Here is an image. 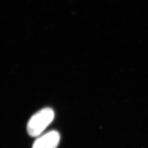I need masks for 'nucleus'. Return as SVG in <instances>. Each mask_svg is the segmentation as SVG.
I'll return each instance as SVG.
<instances>
[{"mask_svg": "<svg viewBox=\"0 0 148 148\" xmlns=\"http://www.w3.org/2000/svg\"><path fill=\"white\" fill-rule=\"evenodd\" d=\"M54 118V112L50 108H46L35 114L27 125V131L32 137L40 136L49 125Z\"/></svg>", "mask_w": 148, "mask_h": 148, "instance_id": "nucleus-1", "label": "nucleus"}, {"mask_svg": "<svg viewBox=\"0 0 148 148\" xmlns=\"http://www.w3.org/2000/svg\"><path fill=\"white\" fill-rule=\"evenodd\" d=\"M60 134L56 131H51L37 138L32 148H57L60 142Z\"/></svg>", "mask_w": 148, "mask_h": 148, "instance_id": "nucleus-2", "label": "nucleus"}]
</instances>
